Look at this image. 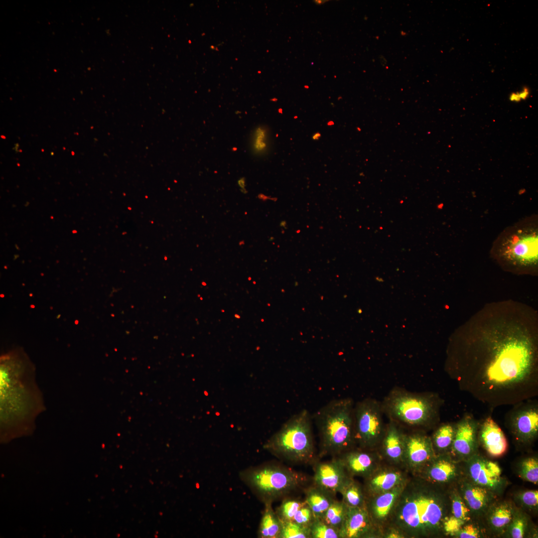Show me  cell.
<instances>
[{"mask_svg": "<svg viewBox=\"0 0 538 538\" xmlns=\"http://www.w3.org/2000/svg\"><path fill=\"white\" fill-rule=\"evenodd\" d=\"M465 472L468 481L493 493L504 485L499 466L477 453L466 460Z\"/></svg>", "mask_w": 538, "mask_h": 538, "instance_id": "8fae6325", "label": "cell"}, {"mask_svg": "<svg viewBox=\"0 0 538 538\" xmlns=\"http://www.w3.org/2000/svg\"><path fill=\"white\" fill-rule=\"evenodd\" d=\"M478 439L487 454L494 457L503 455L508 449V442L501 428L491 417L479 423Z\"/></svg>", "mask_w": 538, "mask_h": 538, "instance_id": "d6986e66", "label": "cell"}, {"mask_svg": "<svg viewBox=\"0 0 538 538\" xmlns=\"http://www.w3.org/2000/svg\"><path fill=\"white\" fill-rule=\"evenodd\" d=\"M406 480L388 491L366 497V507L375 527L384 526L389 521Z\"/></svg>", "mask_w": 538, "mask_h": 538, "instance_id": "9a60e30c", "label": "cell"}, {"mask_svg": "<svg viewBox=\"0 0 538 538\" xmlns=\"http://www.w3.org/2000/svg\"><path fill=\"white\" fill-rule=\"evenodd\" d=\"M278 112H280L281 113H282V109H280L279 110H278Z\"/></svg>", "mask_w": 538, "mask_h": 538, "instance_id": "f6af8a7d", "label": "cell"}, {"mask_svg": "<svg viewBox=\"0 0 538 538\" xmlns=\"http://www.w3.org/2000/svg\"><path fill=\"white\" fill-rule=\"evenodd\" d=\"M508 416V423L516 441L529 444L538 434V405L536 402L527 401L515 405Z\"/></svg>", "mask_w": 538, "mask_h": 538, "instance_id": "30bf717a", "label": "cell"}, {"mask_svg": "<svg viewBox=\"0 0 538 538\" xmlns=\"http://www.w3.org/2000/svg\"><path fill=\"white\" fill-rule=\"evenodd\" d=\"M241 192H242V193H244V194H246V193H247V190H246V189H241Z\"/></svg>", "mask_w": 538, "mask_h": 538, "instance_id": "7bdbcfd3", "label": "cell"}, {"mask_svg": "<svg viewBox=\"0 0 538 538\" xmlns=\"http://www.w3.org/2000/svg\"><path fill=\"white\" fill-rule=\"evenodd\" d=\"M264 506L258 531V537L260 538H279L281 522L273 510L272 504H266Z\"/></svg>", "mask_w": 538, "mask_h": 538, "instance_id": "484cf974", "label": "cell"}, {"mask_svg": "<svg viewBox=\"0 0 538 538\" xmlns=\"http://www.w3.org/2000/svg\"><path fill=\"white\" fill-rule=\"evenodd\" d=\"M321 136V134L319 133H316L312 136V139L314 140H318Z\"/></svg>", "mask_w": 538, "mask_h": 538, "instance_id": "b9f144b4", "label": "cell"}, {"mask_svg": "<svg viewBox=\"0 0 538 538\" xmlns=\"http://www.w3.org/2000/svg\"><path fill=\"white\" fill-rule=\"evenodd\" d=\"M34 371L22 362L2 359L0 365V420L2 424L30 423L43 408Z\"/></svg>", "mask_w": 538, "mask_h": 538, "instance_id": "3957f363", "label": "cell"}, {"mask_svg": "<svg viewBox=\"0 0 538 538\" xmlns=\"http://www.w3.org/2000/svg\"><path fill=\"white\" fill-rule=\"evenodd\" d=\"M519 474L523 480L535 484L538 483V461L536 457L523 460L520 466Z\"/></svg>", "mask_w": 538, "mask_h": 538, "instance_id": "d6a6232c", "label": "cell"}, {"mask_svg": "<svg viewBox=\"0 0 538 538\" xmlns=\"http://www.w3.org/2000/svg\"><path fill=\"white\" fill-rule=\"evenodd\" d=\"M304 501L316 518L321 519L326 510L336 499L335 496L312 483L304 489Z\"/></svg>", "mask_w": 538, "mask_h": 538, "instance_id": "cb8c5ba5", "label": "cell"}, {"mask_svg": "<svg viewBox=\"0 0 538 538\" xmlns=\"http://www.w3.org/2000/svg\"><path fill=\"white\" fill-rule=\"evenodd\" d=\"M518 499L521 504L527 508L537 509L538 505V490H528L519 493Z\"/></svg>", "mask_w": 538, "mask_h": 538, "instance_id": "8d00e7d4", "label": "cell"}, {"mask_svg": "<svg viewBox=\"0 0 538 538\" xmlns=\"http://www.w3.org/2000/svg\"><path fill=\"white\" fill-rule=\"evenodd\" d=\"M270 100L275 102V101H277V99L274 98H273L272 99H270Z\"/></svg>", "mask_w": 538, "mask_h": 538, "instance_id": "ee69618b", "label": "cell"}, {"mask_svg": "<svg viewBox=\"0 0 538 538\" xmlns=\"http://www.w3.org/2000/svg\"><path fill=\"white\" fill-rule=\"evenodd\" d=\"M490 335L459 347L452 376L460 389L492 407L515 405L536 397V341L518 332Z\"/></svg>", "mask_w": 538, "mask_h": 538, "instance_id": "6da1fadb", "label": "cell"}, {"mask_svg": "<svg viewBox=\"0 0 538 538\" xmlns=\"http://www.w3.org/2000/svg\"><path fill=\"white\" fill-rule=\"evenodd\" d=\"M238 184L241 189H245L246 186V178L245 177H242L238 181Z\"/></svg>", "mask_w": 538, "mask_h": 538, "instance_id": "60d3db41", "label": "cell"}, {"mask_svg": "<svg viewBox=\"0 0 538 538\" xmlns=\"http://www.w3.org/2000/svg\"><path fill=\"white\" fill-rule=\"evenodd\" d=\"M319 438V459L337 456L354 448V407L350 399L332 400L312 416Z\"/></svg>", "mask_w": 538, "mask_h": 538, "instance_id": "277c9868", "label": "cell"}, {"mask_svg": "<svg viewBox=\"0 0 538 538\" xmlns=\"http://www.w3.org/2000/svg\"><path fill=\"white\" fill-rule=\"evenodd\" d=\"M304 88H309V87H308V86H307V85H305V86H304Z\"/></svg>", "mask_w": 538, "mask_h": 538, "instance_id": "bcb514c9", "label": "cell"}, {"mask_svg": "<svg viewBox=\"0 0 538 538\" xmlns=\"http://www.w3.org/2000/svg\"><path fill=\"white\" fill-rule=\"evenodd\" d=\"M385 537L388 538H404L401 532L393 528H390V530L386 533Z\"/></svg>", "mask_w": 538, "mask_h": 538, "instance_id": "ab89813d", "label": "cell"}, {"mask_svg": "<svg viewBox=\"0 0 538 538\" xmlns=\"http://www.w3.org/2000/svg\"><path fill=\"white\" fill-rule=\"evenodd\" d=\"M305 503L304 500L288 496L282 500L275 511L281 522L292 521L296 512Z\"/></svg>", "mask_w": 538, "mask_h": 538, "instance_id": "f546056e", "label": "cell"}, {"mask_svg": "<svg viewBox=\"0 0 538 538\" xmlns=\"http://www.w3.org/2000/svg\"><path fill=\"white\" fill-rule=\"evenodd\" d=\"M453 536L459 538H478L481 537L482 534L476 525L467 523Z\"/></svg>", "mask_w": 538, "mask_h": 538, "instance_id": "74e56055", "label": "cell"}, {"mask_svg": "<svg viewBox=\"0 0 538 538\" xmlns=\"http://www.w3.org/2000/svg\"><path fill=\"white\" fill-rule=\"evenodd\" d=\"M312 466V484L334 496L350 477L337 456L324 461L318 458Z\"/></svg>", "mask_w": 538, "mask_h": 538, "instance_id": "4fadbf2b", "label": "cell"}, {"mask_svg": "<svg viewBox=\"0 0 538 538\" xmlns=\"http://www.w3.org/2000/svg\"><path fill=\"white\" fill-rule=\"evenodd\" d=\"M530 94L528 87H524L520 91L513 92L509 96V100L512 102H520L527 99Z\"/></svg>", "mask_w": 538, "mask_h": 538, "instance_id": "f35d334b", "label": "cell"}, {"mask_svg": "<svg viewBox=\"0 0 538 538\" xmlns=\"http://www.w3.org/2000/svg\"><path fill=\"white\" fill-rule=\"evenodd\" d=\"M528 520L524 514L514 511L513 519L508 527L511 538H522L525 536Z\"/></svg>", "mask_w": 538, "mask_h": 538, "instance_id": "e575fe53", "label": "cell"}, {"mask_svg": "<svg viewBox=\"0 0 538 538\" xmlns=\"http://www.w3.org/2000/svg\"><path fill=\"white\" fill-rule=\"evenodd\" d=\"M342 501L350 507H360L366 505V497L363 486L354 477H349L340 489Z\"/></svg>", "mask_w": 538, "mask_h": 538, "instance_id": "4316f807", "label": "cell"}, {"mask_svg": "<svg viewBox=\"0 0 538 538\" xmlns=\"http://www.w3.org/2000/svg\"><path fill=\"white\" fill-rule=\"evenodd\" d=\"M312 416L306 409L292 415L264 445L278 459L297 465L312 464L318 459L312 429Z\"/></svg>", "mask_w": 538, "mask_h": 538, "instance_id": "5b68a950", "label": "cell"}, {"mask_svg": "<svg viewBox=\"0 0 538 538\" xmlns=\"http://www.w3.org/2000/svg\"><path fill=\"white\" fill-rule=\"evenodd\" d=\"M348 506L342 500L335 499L322 517L325 523L340 530L345 519Z\"/></svg>", "mask_w": 538, "mask_h": 538, "instance_id": "f1b7e54d", "label": "cell"}, {"mask_svg": "<svg viewBox=\"0 0 538 538\" xmlns=\"http://www.w3.org/2000/svg\"><path fill=\"white\" fill-rule=\"evenodd\" d=\"M375 527L366 507H348L344 523L340 528V538H368L373 536Z\"/></svg>", "mask_w": 538, "mask_h": 538, "instance_id": "e0dca14e", "label": "cell"}, {"mask_svg": "<svg viewBox=\"0 0 538 538\" xmlns=\"http://www.w3.org/2000/svg\"><path fill=\"white\" fill-rule=\"evenodd\" d=\"M405 438V435L391 422L384 433L382 444L383 453L392 462H404Z\"/></svg>", "mask_w": 538, "mask_h": 538, "instance_id": "603a6c76", "label": "cell"}, {"mask_svg": "<svg viewBox=\"0 0 538 538\" xmlns=\"http://www.w3.org/2000/svg\"><path fill=\"white\" fill-rule=\"evenodd\" d=\"M279 538H310L309 527L294 521L281 522Z\"/></svg>", "mask_w": 538, "mask_h": 538, "instance_id": "1f68e13d", "label": "cell"}, {"mask_svg": "<svg viewBox=\"0 0 538 538\" xmlns=\"http://www.w3.org/2000/svg\"><path fill=\"white\" fill-rule=\"evenodd\" d=\"M479 423L472 415H465L455 424L453 441L449 451L451 457L466 460L477 453Z\"/></svg>", "mask_w": 538, "mask_h": 538, "instance_id": "7c38bea8", "label": "cell"}, {"mask_svg": "<svg viewBox=\"0 0 538 538\" xmlns=\"http://www.w3.org/2000/svg\"><path fill=\"white\" fill-rule=\"evenodd\" d=\"M458 491L471 514H482L492 504L494 493L467 480L461 483Z\"/></svg>", "mask_w": 538, "mask_h": 538, "instance_id": "44dd1931", "label": "cell"}, {"mask_svg": "<svg viewBox=\"0 0 538 538\" xmlns=\"http://www.w3.org/2000/svg\"><path fill=\"white\" fill-rule=\"evenodd\" d=\"M239 477L264 505L272 504L308 485L306 475L274 461L245 468Z\"/></svg>", "mask_w": 538, "mask_h": 538, "instance_id": "8992f818", "label": "cell"}, {"mask_svg": "<svg viewBox=\"0 0 538 538\" xmlns=\"http://www.w3.org/2000/svg\"><path fill=\"white\" fill-rule=\"evenodd\" d=\"M439 403L435 396L419 395L404 391L393 392L385 406L394 418L410 425L424 426L438 416Z\"/></svg>", "mask_w": 538, "mask_h": 538, "instance_id": "ba28073f", "label": "cell"}, {"mask_svg": "<svg viewBox=\"0 0 538 538\" xmlns=\"http://www.w3.org/2000/svg\"><path fill=\"white\" fill-rule=\"evenodd\" d=\"M310 538H340L339 530L316 518L309 526Z\"/></svg>", "mask_w": 538, "mask_h": 538, "instance_id": "4dcf8cb0", "label": "cell"}, {"mask_svg": "<svg viewBox=\"0 0 538 538\" xmlns=\"http://www.w3.org/2000/svg\"><path fill=\"white\" fill-rule=\"evenodd\" d=\"M315 519L311 509L305 503L296 512L292 521L309 527Z\"/></svg>", "mask_w": 538, "mask_h": 538, "instance_id": "d590c367", "label": "cell"}, {"mask_svg": "<svg viewBox=\"0 0 538 538\" xmlns=\"http://www.w3.org/2000/svg\"><path fill=\"white\" fill-rule=\"evenodd\" d=\"M538 248V219L531 216L506 228L494 242L492 252L505 266L529 270L537 266Z\"/></svg>", "mask_w": 538, "mask_h": 538, "instance_id": "52a82bcc", "label": "cell"}, {"mask_svg": "<svg viewBox=\"0 0 538 538\" xmlns=\"http://www.w3.org/2000/svg\"><path fill=\"white\" fill-rule=\"evenodd\" d=\"M356 444L370 450L382 439L384 430L379 405L372 400H364L354 407Z\"/></svg>", "mask_w": 538, "mask_h": 538, "instance_id": "9c48e42d", "label": "cell"}, {"mask_svg": "<svg viewBox=\"0 0 538 538\" xmlns=\"http://www.w3.org/2000/svg\"><path fill=\"white\" fill-rule=\"evenodd\" d=\"M455 424L446 423L439 426L434 433L432 442L435 452H449L455 435Z\"/></svg>", "mask_w": 538, "mask_h": 538, "instance_id": "83f0119b", "label": "cell"}, {"mask_svg": "<svg viewBox=\"0 0 538 538\" xmlns=\"http://www.w3.org/2000/svg\"><path fill=\"white\" fill-rule=\"evenodd\" d=\"M349 476H369L378 468V460L370 450L362 448L350 449L338 456Z\"/></svg>", "mask_w": 538, "mask_h": 538, "instance_id": "2e32d148", "label": "cell"}, {"mask_svg": "<svg viewBox=\"0 0 538 538\" xmlns=\"http://www.w3.org/2000/svg\"><path fill=\"white\" fill-rule=\"evenodd\" d=\"M514 511L512 505L507 502L491 505L486 512L489 526L496 532L504 531L510 525Z\"/></svg>", "mask_w": 538, "mask_h": 538, "instance_id": "d4e9b609", "label": "cell"}, {"mask_svg": "<svg viewBox=\"0 0 538 538\" xmlns=\"http://www.w3.org/2000/svg\"><path fill=\"white\" fill-rule=\"evenodd\" d=\"M450 510L443 524V532L446 535L454 536L471 519L470 510L459 493L453 490L449 492Z\"/></svg>", "mask_w": 538, "mask_h": 538, "instance_id": "7402d4cb", "label": "cell"}, {"mask_svg": "<svg viewBox=\"0 0 538 538\" xmlns=\"http://www.w3.org/2000/svg\"><path fill=\"white\" fill-rule=\"evenodd\" d=\"M450 510L449 492L420 477L407 479L389 520L404 537L440 535Z\"/></svg>", "mask_w": 538, "mask_h": 538, "instance_id": "7a4b0ae2", "label": "cell"}, {"mask_svg": "<svg viewBox=\"0 0 538 538\" xmlns=\"http://www.w3.org/2000/svg\"><path fill=\"white\" fill-rule=\"evenodd\" d=\"M268 130L265 127H259L253 134L251 149L256 154H262L268 148Z\"/></svg>", "mask_w": 538, "mask_h": 538, "instance_id": "836d02e7", "label": "cell"}, {"mask_svg": "<svg viewBox=\"0 0 538 538\" xmlns=\"http://www.w3.org/2000/svg\"><path fill=\"white\" fill-rule=\"evenodd\" d=\"M404 473L394 468H378L365 478L364 490L366 497L388 491L404 483Z\"/></svg>", "mask_w": 538, "mask_h": 538, "instance_id": "ffe728a7", "label": "cell"}, {"mask_svg": "<svg viewBox=\"0 0 538 538\" xmlns=\"http://www.w3.org/2000/svg\"><path fill=\"white\" fill-rule=\"evenodd\" d=\"M419 477L441 485L453 481L458 474V469L449 453L438 454L426 466L420 470Z\"/></svg>", "mask_w": 538, "mask_h": 538, "instance_id": "ac0fdd59", "label": "cell"}, {"mask_svg": "<svg viewBox=\"0 0 538 538\" xmlns=\"http://www.w3.org/2000/svg\"><path fill=\"white\" fill-rule=\"evenodd\" d=\"M436 455L428 436L419 433L405 435L404 462L411 470L418 472Z\"/></svg>", "mask_w": 538, "mask_h": 538, "instance_id": "5bb4252c", "label": "cell"}]
</instances>
